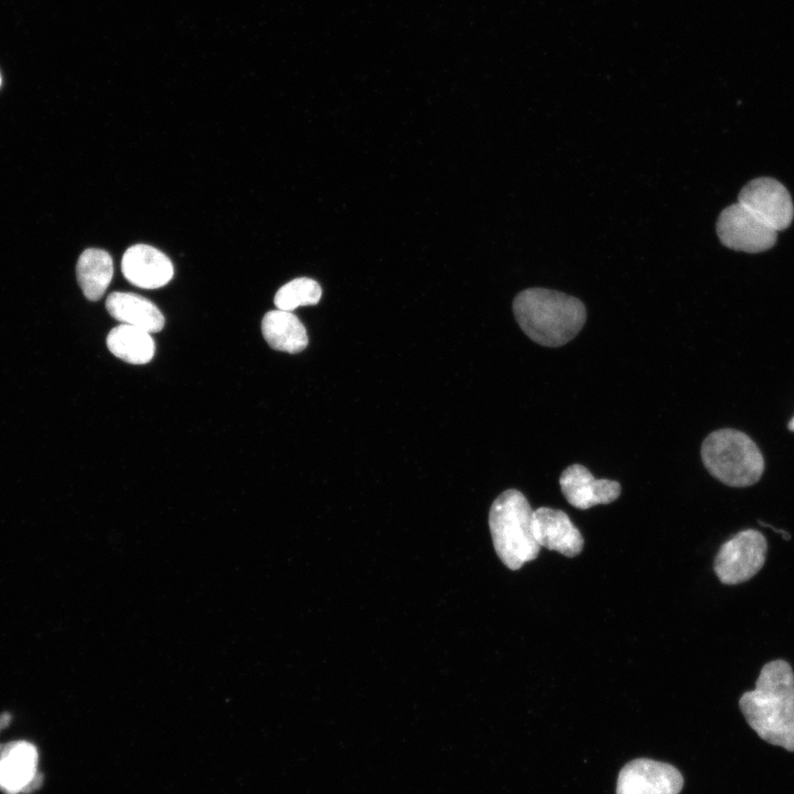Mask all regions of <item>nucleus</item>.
Masks as SVG:
<instances>
[{
  "label": "nucleus",
  "instance_id": "1",
  "mask_svg": "<svg viewBox=\"0 0 794 794\" xmlns=\"http://www.w3.org/2000/svg\"><path fill=\"white\" fill-rule=\"evenodd\" d=\"M739 706L762 740L794 752V673L786 661L766 663L754 689L742 694Z\"/></svg>",
  "mask_w": 794,
  "mask_h": 794
},
{
  "label": "nucleus",
  "instance_id": "2",
  "mask_svg": "<svg viewBox=\"0 0 794 794\" xmlns=\"http://www.w3.org/2000/svg\"><path fill=\"white\" fill-rule=\"evenodd\" d=\"M513 312L523 332L547 347L571 341L587 319L586 307L579 299L545 288L521 291L513 301Z\"/></svg>",
  "mask_w": 794,
  "mask_h": 794
},
{
  "label": "nucleus",
  "instance_id": "3",
  "mask_svg": "<svg viewBox=\"0 0 794 794\" xmlns=\"http://www.w3.org/2000/svg\"><path fill=\"white\" fill-rule=\"evenodd\" d=\"M533 513L524 494L514 489L501 493L490 508L489 525L494 549L512 570L534 560L540 551L533 533Z\"/></svg>",
  "mask_w": 794,
  "mask_h": 794
},
{
  "label": "nucleus",
  "instance_id": "4",
  "mask_svg": "<svg viewBox=\"0 0 794 794\" xmlns=\"http://www.w3.org/2000/svg\"><path fill=\"white\" fill-rule=\"evenodd\" d=\"M700 453L707 471L729 486L753 485L764 471L763 455L758 446L736 429H719L708 434Z\"/></svg>",
  "mask_w": 794,
  "mask_h": 794
},
{
  "label": "nucleus",
  "instance_id": "5",
  "mask_svg": "<svg viewBox=\"0 0 794 794\" xmlns=\"http://www.w3.org/2000/svg\"><path fill=\"white\" fill-rule=\"evenodd\" d=\"M768 544L755 529H744L725 541L719 548L713 570L723 584H738L751 579L763 567Z\"/></svg>",
  "mask_w": 794,
  "mask_h": 794
},
{
  "label": "nucleus",
  "instance_id": "6",
  "mask_svg": "<svg viewBox=\"0 0 794 794\" xmlns=\"http://www.w3.org/2000/svg\"><path fill=\"white\" fill-rule=\"evenodd\" d=\"M717 234L728 248L745 253H761L776 242L771 228L739 202L726 207L717 221Z\"/></svg>",
  "mask_w": 794,
  "mask_h": 794
},
{
  "label": "nucleus",
  "instance_id": "7",
  "mask_svg": "<svg viewBox=\"0 0 794 794\" xmlns=\"http://www.w3.org/2000/svg\"><path fill=\"white\" fill-rule=\"evenodd\" d=\"M738 202L776 232L787 228L793 221L794 207L790 193L774 179L750 181L741 190Z\"/></svg>",
  "mask_w": 794,
  "mask_h": 794
},
{
  "label": "nucleus",
  "instance_id": "8",
  "mask_svg": "<svg viewBox=\"0 0 794 794\" xmlns=\"http://www.w3.org/2000/svg\"><path fill=\"white\" fill-rule=\"evenodd\" d=\"M683 785L682 773L675 766L639 758L619 772L616 794H679Z\"/></svg>",
  "mask_w": 794,
  "mask_h": 794
},
{
  "label": "nucleus",
  "instance_id": "9",
  "mask_svg": "<svg viewBox=\"0 0 794 794\" xmlns=\"http://www.w3.org/2000/svg\"><path fill=\"white\" fill-rule=\"evenodd\" d=\"M559 484L567 502L579 509L609 504L621 494L619 482L608 479L597 480L586 466L577 463L562 471Z\"/></svg>",
  "mask_w": 794,
  "mask_h": 794
},
{
  "label": "nucleus",
  "instance_id": "10",
  "mask_svg": "<svg viewBox=\"0 0 794 794\" xmlns=\"http://www.w3.org/2000/svg\"><path fill=\"white\" fill-rule=\"evenodd\" d=\"M533 533L541 547L567 557H575L583 548V537L569 516L550 507H539L533 513Z\"/></svg>",
  "mask_w": 794,
  "mask_h": 794
},
{
  "label": "nucleus",
  "instance_id": "11",
  "mask_svg": "<svg viewBox=\"0 0 794 794\" xmlns=\"http://www.w3.org/2000/svg\"><path fill=\"white\" fill-rule=\"evenodd\" d=\"M121 270L130 283L143 289L161 288L174 273L173 265L165 254L143 244L133 245L125 251Z\"/></svg>",
  "mask_w": 794,
  "mask_h": 794
},
{
  "label": "nucleus",
  "instance_id": "12",
  "mask_svg": "<svg viewBox=\"0 0 794 794\" xmlns=\"http://www.w3.org/2000/svg\"><path fill=\"white\" fill-rule=\"evenodd\" d=\"M108 313L122 324L132 325L149 333L164 326V316L150 300L130 292L115 291L106 300Z\"/></svg>",
  "mask_w": 794,
  "mask_h": 794
},
{
  "label": "nucleus",
  "instance_id": "13",
  "mask_svg": "<svg viewBox=\"0 0 794 794\" xmlns=\"http://www.w3.org/2000/svg\"><path fill=\"white\" fill-rule=\"evenodd\" d=\"M37 753L33 744L14 741L3 745L0 757V790L18 794L35 775Z\"/></svg>",
  "mask_w": 794,
  "mask_h": 794
},
{
  "label": "nucleus",
  "instance_id": "14",
  "mask_svg": "<svg viewBox=\"0 0 794 794\" xmlns=\"http://www.w3.org/2000/svg\"><path fill=\"white\" fill-rule=\"evenodd\" d=\"M264 339L273 350L299 353L308 345V333L301 321L290 311L272 310L261 321Z\"/></svg>",
  "mask_w": 794,
  "mask_h": 794
},
{
  "label": "nucleus",
  "instance_id": "15",
  "mask_svg": "<svg viewBox=\"0 0 794 794\" xmlns=\"http://www.w3.org/2000/svg\"><path fill=\"white\" fill-rule=\"evenodd\" d=\"M76 276L84 296L92 301L99 300L114 276L110 255L98 248L84 250L77 261Z\"/></svg>",
  "mask_w": 794,
  "mask_h": 794
},
{
  "label": "nucleus",
  "instance_id": "16",
  "mask_svg": "<svg viewBox=\"0 0 794 794\" xmlns=\"http://www.w3.org/2000/svg\"><path fill=\"white\" fill-rule=\"evenodd\" d=\"M108 350L118 358L130 364H146L154 355V341L151 333L139 328L120 324L107 335Z\"/></svg>",
  "mask_w": 794,
  "mask_h": 794
},
{
  "label": "nucleus",
  "instance_id": "17",
  "mask_svg": "<svg viewBox=\"0 0 794 794\" xmlns=\"http://www.w3.org/2000/svg\"><path fill=\"white\" fill-rule=\"evenodd\" d=\"M321 296L322 289L319 282L301 277L279 288L273 301L277 309L292 312L298 307L319 303Z\"/></svg>",
  "mask_w": 794,
  "mask_h": 794
},
{
  "label": "nucleus",
  "instance_id": "18",
  "mask_svg": "<svg viewBox=\"0 0 794 794\" xmlns=\"http://www.w3.org/2000/svg\"><path fill=\"white\" fill-rule=\"evenodd\" d=\"M43 782V775L39 772L30 780V782L23 787L22 793H32L36 791Z\"/></svg>",
  "mask_w": 794,
  "mask_h": 794
},
{
  "label": "nucleus",
  "instance_id": "19",
  "mask_svg": "<svg viewBox=\"0 0 794 794\" xmlns=\"http://www.w3.org/2000/svg\"><path fill=\"white\" fill-rule=\"evenodd\" d=\"M759 523H760L762 526L772 528L774 532L780 533V534L783 536V539L790 540L791 536H790V534H788L787 532H785V530H783V529H777V528L771 526L770 524H765V523H763V522H761V521H760Z\"/></svg>",
  "mask_w": 794,
  "mask_h": 794
},
{
  "label": "nucleus",
  "instance_id": "20",
  "mask_svg": "<svg viewBox=\"0 0 794 794\" xmlns=\"http://www.w3.org/2000/svg\"><path fill=\"white\" fill-rule=\"evenodd\" d=\"M10 721V715L4 713L0 717V731L8 726Z\"/></svg>",
  "mask_w": 794,
  "mask_h": 794
},
{
  "label": "nucleus",
  "instance_id": "21",
  "mask_svg": "<svg viewBox=\"0 0 794 794\" xmlns=\"http://www.w3.org/2000/svg\"><path fill=\"white\" fill-rule=\"evenodd\" d=\"M788 429H790L791 431H794V417H793L792 420L788 422Z\"/></svg>",
  "mask_w": 794,
  "mask_h": 794
},
{
  "label": "nucleus",
  "instance_id": "22",
  "mask_svg": "<svg viewBox=\"0 0 794 794\" xmlns=\"http://www.w3.org/2000/svg\"><path fill=\"white\" fill-rule=\"evenodd\" d=\"M0 85H1V76H0Z\"/></svg>",
  "mask_w": 794,
  "mask_h": 794
}]
</instances>
